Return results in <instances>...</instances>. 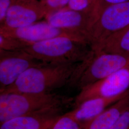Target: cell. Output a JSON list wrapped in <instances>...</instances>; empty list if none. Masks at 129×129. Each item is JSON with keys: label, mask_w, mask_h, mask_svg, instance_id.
Here are the masks:
<instances>
[{"label": "cell", "mask_w": 129, "mask_h": 129, "mask_svg": "<svg viewBox=\"0 0 129 129\" xmlns=\"http://www.w3.org/2000/svg\"><path fill=\"white\" fill-rule=\"evenodd\" d=\"M129 25V1L105 7L88 35V43L92 51L96 52L106 39Z\"/></svg>", "instance_id": "obj_4"}, {"label": "cell", "mask_w": 129, "mask_h": 129, "mask_svg": "<svg viewBox=\"0 0 129 129\" xmlns=\"http://www.w3.org/2000/svg\"><path fill=\"white\" fill-rule=\"evenodd\" d=\"M60 116L58 112L21 116L1 123L0 129H51Z\"/></svg>", "instance_id": "obj_12"}, {"label": "cell", "mask_w": 129, "mask_h": 129, "mask_svg": "<svg viewBox=\"0 0 129 129\" xmlns=\"http://www.w3.org/2000/svg\"><path fill=\"white\" fill-rule=\"evenodd\" d=\"M23 50L37 60L55 64L83 62L93 54L87 43L67 37L36 43Z\"/></svg>", "instance_id": "obj_3"}, {"label": "cell", "mask_w": 129, "mask_h": 129, "mask_svg": "<svg viewBox=\"0 0 129 129\" xmlns=\"http://www.w3.org/2000/svg\"><path fill=\"white\" fill-rule=\"evenodd\" d=\"M31 44L14 37L0 34V49L15 51L23 50Z\"/></svg>", "instance_id": "obj_16"}, {"label": "cell", "mask_w": 129, "mask_h": 129, "mask_svg": "<svg viewBox=\"0 0 129 129\" xmlns=\"http://www.w3.org/2000/svg\"><path fill=\"white\" fill-rule=\"evenodd\" d=\"M100 52L129 54V25L106 39L94 53Z\"/></svg>", "instance_id": "obj_14"}, {"label": "cell", "mask_w": 129, "mask_h": 129, "mask_svg": "<svg viewBox=\"0 0 129 129\" xmlns=\"http://www.w3.org/2000/svg\"><path fill=\"white\" fill-rule=\"evenodd\" d=\"M129 89V67L81 88L76 98V106L93 98L118 96Z\"/></svg>", "instance_id": "obj_7"}, {"label": "cell", "mask_w": 129, "mask_h": 129, "mask_svg": "<svg viewBox=\"0 0 129 129\" xmlns=\"http://www.w3.org/2000/svg\"><path fill=\"white\" fill-rule=\"evenodd\" d=\"M129 107V92L101 113L83 125V129H110Z\"/></svg>", "instance_id": "obj_13"}, {"label": "cell", "mask_w": 129, "mask_h": 129, "mask_svg": "<svg viewBox=\"0 0 129 129\" xmlns=\"http://www.w3.org/2000/svg\"><path fill=\"white\" fill-rule=\"evenodd\" d=\"M69 0H44L42 2L46 10V15L64 8L67 6Z\"/></svg>", "instance_id": "obj_18"}, {"label": "cell", "mask_w": 129, "mask_h": 129, "mask_svg": "<svg viewBox=\"0 0 129 129\" xmlns=\"http://www.w3.org/2000/svg\"><path fill=\"white\" fill-rule=\"evenodd\" d=\"M43 63L23 50L9 51L0 49V90L14 84L30 68Z\"/></svg>", "instance_id": "obj_8"}, {"label": "cell", "mask_w": 129, "mask_h": 129, "mask_svg": "<svg viewBox=\"0 0 129 129\" xmlns=\"http://www.w3.org/2000/svg\"><path fill=\"white\" fill-rule=\"evenodd\" d=\"M39 1H44V0H39Z\"/></svg>", "instance_id": "obj_22"}, {"label": "cell", "mask_w": 129, "mask_h": 129, "mask_svg": "<svg viewBox=\"0 0 129 129\" xmlns=\"http://www.w3.org/2000/svg\"><path fill=\"white\" fill-rule=\"evenodd\" d=\"M14 0H0V25L5 21L7 13Z\"/></svg>", "instance_id": "obj_20"}, {"label": "cell", "mask_w": 129, "mask_h": 129, "mask_svg": "<svg viewBox=\"0 0 129 129\" xmlns=\"http://www.w3.org/2000/svg\"><path fill=\"white\" fill-rule=\"evenodd\" d=\"M110 129H129V107L121 114Z\"/></svg>", "instance_id": "obj_19"}, {"label": "cell", "mask_w": 129, "mask_h": 129, "mask_svg": "<svg viewBox=\"0 0 129 129\" xmlns=\"http://www.w3.org/2000/svg\"><path fill=\"white\" fill-rule=\"evenodd\" d=\"M67 8L70 9L89 13L99 15L101 12L99 0H69Z\"/></svg>", "instance_id": "obj_15"}, {"label": "cell", "mask_w": 129, "mask_h": 129, "mask_svg": "<svg viewBox=\"0 0 129 129\" xmlns=\"http://www.w3.org/2000/svg\"><path fill=\"white\" fill-rule=\"evenodd\" d=\"M68 99L51 92L1 93L0 123L21 116L58 112Z\"/></svg>", "instance_id": "obj_2"}, {"label": "cell", "mask_w": 129, "mask_h": 129, "mask_svg": "<svg viewBox=\"0 0 129 129\" xmlns=\"http://www.w3.org/2000/svg\"><path fill=\"white\" fill-rule=\"evenodd\" d=\"M100 5L102 9L108 6L111 5H116L120 3L129 2V0H99Z\"/></svg>", "instance_id": "obj_21"}, {"label": "cell", "mask_w": 129, "mask_h": 129, "mask_svg": "<svg viewBox=\"0 0 129 129\" xmlns=\"http://www.w3.org/2000/svg\"><path fill=\"white\" fill-rule=\"evenodd\" d=\"M98 17V15L94 13L64 8L49 14L45 18L53 26L78 33L88 42V34Z\"/></svg>", "instance_id": "obj_10"}, {"label": "cell", "mask_w": 129, "mask_h": 129, "mask_svg": "<svg viewBox=\"0 0 129 129\" xmlns=\"http://www.w3.org/2000/svg\"><path fill=\"white\" fill-rule=\"evenodd\" d=\"M81 63L55 64L44 63L25 71L12 85L1 93L50 92L68 84H73Z\"/></svg>", "instance_id": "obj_1"}, {"label": "cell", "mask_w": 129, "mask_h": 129, "mask_svg": "<svg viewBox=\"0 0 129 129\" xmlns=\"http://www.w3.org/2000/svg\"><path fill=\"white\" fill-rule=\"evenodd\" d=\"M83 125L68 113L60 116L51 129H83Z\"/></svg>", "instance_id": "obj_17"}, {"label": "cell", "mask_w": 129, "mask_h": 129, "mask_svg": "<svg viewBox=\"0 0 129 129\" xmlns=\"http://www.w3.org/2000/svg\"><path fill=\"white\" fill-rule=\"evenodd\" d=\"M129 67V54L94 53L86 60L75 85L80 89Z\"/></svg>", "instance_id": "obj_5"}, {"label": "cell", "mask_w": 129, "mask_h": 129, "mask_svg": "<svg viewBox=\"0 0 129 129\" xmlns=\"http://www.w3.org/2000/svg\"><path fill=\"white\" fill-rule=\"evenodd\" d=\"M46 10L39 0H14L5 21L0 26L10 28L23 27L46 18Z\"/></svg>", "instance_id": "obj_9"}, {"label": "cell", "mask_w": 129, "mask_h": 129, "mask_svg": "<svg viewBox=\"0 0 129 129\" xmlns=\"http://www.w3.org/2000/svg\"><path fill=\"white\" fill-rule=\"evenodd\" d=\"M129 92V89L124 93L116 97L96 98L88 100L76 106L73 111L67 113L83 125L124 97Z\"/></svg>", "instance_id": "obj_11"}, {"label": "cell", "mask_w": 129, "mask_h": 129, "mask_svg": "<svg viewBox=\"0 0 129 129\" xmlns=\"http://www.w3.org/2000/svg\"><path fill=\"white\" fill-rule=\"evenodd\" d=\"M0 34L14 37L31 44L57 37H69L88 44L86 38L78 33L56 27L46 21L17 28L0 26Z\"/></svg>", "instance_id": "obj_6"}]
</instances>
